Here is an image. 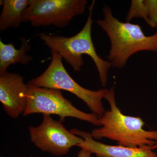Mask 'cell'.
<instances>
[{"instance_id":"cell-10","label":"cell","mask_w":157,"mask_h":157,"mask_svg":"<svg viewBox=\"0 0 157 157\" xmlns=\"http://www.w3.org/2000/svg\"><path fill=\"white\" fill-rule=\"evenodd\" d=\"M21 45L16 49L14 43H4L0 39V73L7 71L11 65L19 63L26 65L33 60V57L27 55L31 50V46L25 37H20Z\"/></svg>"},{"instance_id":"cell-14","label":"cell","mask_w":157,"mask_h":157,"mask_svg":"<svg viewBox=\"0 0 157 157\" xmlns=\"http://www.w3.org/2000/svg\"><path fill=\"white\" fill-rule=\"evenodd\" d=\"M151 148L152 150L154 149L157 148V141L156 142L154 146L152 147H151Z\"/></svg>"},{"instance_id":"cell-12","label":"cell","mask_w":157,"mask_h":157,"mask_svg":"<svg viewBox=\"0 0 157 157\" xmlns=\"http://www.w3.org/2000/svg\"><path fill=\"white\" fill-rule=\"evenodd\" d=\"M137 17L143 18L150 26L147 0H132L131 2V6L126 17V22H130L133 18Z\"/></svg>"},{"instance_id":"cell-2","label":"cell","mask_w":157,"mask_h":157,"mask_svg":"<svg viewBox=\"0 0 157 157\" xmlns=\"http://www.w3.org/2000/svg\"><path fill=\"white\" fill-rule=\"evenodd\" d=\"M110 109L100 118V126L91 133L95 140L107 138L119 145L131 147H152L157 141V131L143 129L144 122L140 117L124 115L116 103L114 87L105 96Z\"/></svg>"},{"instance_id":"cell-6","label":"cell","mask_w":157,"mask_h":157,"mask_svg":"<svg viewBox=\"0 0 157 157\" xmlns=\"http://www.w3.org/2000/svg\"><path fill=\"white\" fill-rule=\"evenodd\" d=\"M86 0H30L23 22L36 27L65 28L76 16L85 12Z\"/></svg>"},{"instance_id":"cell-13","label":"cell","mask_w":157,"mask_h":157,"mask_svg":"<svg viewBox=\"0 0 157 157\" xmlns=\"http://www.w3.org/2000/svg\"><path fill=\"white\" fill-rule=\"evenodd\" d=\"M92 154L91 152L89 151L81 148L78 152L77 157H91Z\"/></svg>"},{"instance_id":"cell-7","label":"cell","mask_w":157,"mask_h":157,"mask_svg":"<svg viewBox=\"0 0 157 157\" xmlns=\"http://www.w3.org/2000/svg\"><path fill=\"white\" fill-rule=\"evenodd\" d=\"M42 116L39 125L29 128L31 141L42 151L61 156L83 141V138L67 130L60 121L55 120L50 115Z\"/></svg>"},{"instance_id":"cell-4","label":"cell","mask_w":157,"mask_h":157,"mask_svg":"<svg viewBox=\"0 0 157 157\" xmlns=\"http://www.w3.org/2000/svg\"><path fill=\"white\" fill-rule=\"evenodd\" d=\"M52 60L48 67L40 76L28 83L37 87L67 91L75 95L86 104L93 113L101 117L105 112L102 101L108 89L92 90L82 87L69 75L57 52L50 50Z\"/></svg>"},{"instance_id":"cell-3","label":"cell","mask_w":157,"mask_h":157,"mask_svg":"<svg viewBox=\"0 0 157 157\" xmlns=\"http://www.w3.org/2000/svg\"><path fill=\"white\" fill-rule=\"evenodd\" d=\"M94 1L88 7L89 15L84 26L81 30L71 37L43 33L39 38L44 45L55 51L62 59H64L75 72H79L84 65L82 55H87L92 59L98 70L102 86L107 83L109 70L112 67L110 62L98 55L92 38V18L94 7Z\"/></svg>"},{"instance_id":"cell-15","label":"cell","mask_w":157,"mask_h":157,"mask_svg":"<svg viewBox=\"0 0 157 157\" xmlns=\"http://www.w3.org/2000/svg\"><path fill=\"white\" fill-rule=\"evenodd\" d=\"M33 157V156H31V157Z\"/></svg>"},{"instance_id":"cell-5","label":"cell","mask_w":157,"mask_h":157,"mask_svg":"<svg viewBox=\"0 0 157 157\" xmlns=\"http://www.w3.org/2000/svg\"><path fill=\"white\" fill-rule=\"evenodd\" d=\"M28 104L23 115L34 113L56 115L63 122L67 117H73L100 126V117L94 113L82 112L74 107L63 96L60 90L37 87L28 83Z\"/></svg>"},{"instance_id":"cell-9","label":"cell","mask_w":157,"mask_h":157,"mask_svg":"<svg viewBox=\"0 0 157 157\" xmlns=\"http://www.w3.org/2000/svg\"><path fill=\"white\" fill-rule=\"evenodd\" d=\"M70 131L83 139L77 146L89 151L97 157H157V154L150 147H131L107 145L96 141L89 132L76 128Z\"/></svg>"},{"instance_id":"cell-16","label":"cell","mask_w":157,"mask_h":157,"mask_svg":"<svg viewBox=\"0 0 157 157\" xmlns=\"http://www.w3.org/2000/svg\"><path fill=\"white\" fill-rule=\"evenodd\" d=\"M156 28H157V27H156Z\"/></svg>"},{"instance_id":"cell-11","label":"cell","mask_w":157,"mask_h":157,"mask_svg":"<svg viewBox=\"0 0 157 157\" xmlns=\"http://www.w3.org/2000/svg\"><path fill=\"white\" fill-rule=\"evenodd\" d=\"M30 0H4L0 15V31L17 28L23 22L24 15Z\"/></svg>"},{"instance_id":"cell-1","label":"cell","mask_w":157,"mask_h":157,"mask_svg":"<svg viewBox=\"0 0 157 157\" xmlns=\"http://www.w3.org/2000/svg\"><path fill=\"white\" fill-rule=\"evenodd\" d=\"M102 19L97 23L107 34L110 42L107 59L113 67L122 69L132 56L142 51L157 52V32L151 36L144 34L141 26L122 22L113 16L112 9L105 4Z\"/></svg>"},{"instance_id":"cell-8","label":"cell","mask_w":157,"mask_h":157,"mask_svg":"<svg viewBox=\"0 0 157 157\" xmlns=\"http://www.w3.org/2000/svg\"><path fill=\"white\" fill-rule=\"evenodd\" d=\"M28 84L22 76L8 71L0 73V101L5 112L11 118H17L27 108Z\"/></svg>"}]
</instances>
